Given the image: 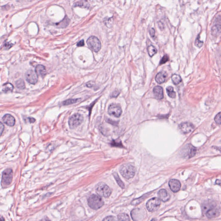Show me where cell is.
<instances>
[{
	"label": "cell",
	"mask_w": 221,
	"mask_h": 221,
	"mask_svg": "<svg viewBox=\"0 0 221 221\" xmlns=\"http://www.w3.org/2000/svg\"><path fill=\"white\" fill-rule=\"evenodd\" d=\"M84 45V42L83 40H82L80 41L79 42H78L77 44V46L79 47L83 46Z\"/></svg>",
	"instance_id": "37"
},
{
	"label": "cell",
	"mask_w": 221,
	"mask_h": 221,
	"mask_svg": "<svg viewBox=\"0 0 221 221\" xmlns=\"http://www.w3.org/2000/svg\"><path fill=\"white\" fill-rule=\"evenodd\" d=\"M167 77H168V74L166 72H160L156 75L155 77V80L157 83L161 84L165 81Z\"/></svg>",
	"instance_id": "16"
},
{
	"label": "cell",
	"mask_w": 221,
	"mask_h": 221,
	"mask_svg": "<svg viewBox=\"0 0 221 221\" xmlns=\"http://www.w3.org/2000/svg\"><path fill=\"white\" fill-rule=\"evenodd\" d=\"M161 205L160 199L157 197L151 199L147 202V209L150 212H153L158 210Z\"/></svg>",
	"instance_id": "6"
},
{
	"label": "cell",
	"mask_w": 221,
	"mask_h": 221,
	"mask_svg": "<svg viewBox=\"0 0 221 221\" xmlns=\"http://www.w3.org/2000/svg\"><path fill=\"white\" fill-rule=\"evenodd\" d=\"M216 184H217V185H219L221 186V180H217V181H216Z\"/></svg>",
	"instance_id": "40"
},
{
	"label": "cell",
	"mask_w": 221,
	"mask_h": 221,
	"mask_svg": "<svg viewBox=\"0 0 221 221\" xmlns=\"http://www.w3.org/2000/svg\"><path fill=\"white\" fill-rule=\"evenodd\" d=\"M169 186L172 192L176 193L180 190L181 184L179 180L176 179H171L169 182Z\"/></svg>",
	"instance_id": "12"
},
{
	"label": "cell",
	"mask_w": 221,
	"mask_h": 221,
	"mask_svg": "<svg viewBox=\"0 0 221 221\" xmlns=\"http://www.w3.org/2000/svg\"><path fill=\"white\" fill-rule=\"evenodd\" d=\"M26 80L29 83L32 84H35L38 81V75L36 72L33 70L27 71L25 74Z\"/></svg>",
	"instance_id": "9"
},
{
	"label": "cell",
	"mask_w": 221,
	"mask_h": 221,
	"mask_svg": "<svg viewBox=\"0 0 221 221\" xmlns=\"http://www.w3.org/2000/svg\"><path fill=\"white\" fill-rule=\"evenodd\" d=\"M147 49L148 53L150 57H153L157 52L156 48L152 45L149 46Z\"/></svg>",
	"instance_id": "21"
},
{
	"label": "cell",
	"mask_w": 221,
	"mask_h": 221,
	"mask_svg": "<svg viewBox=\"0 0 221 221\" xmlns=\"http://www.w3.org/2000/svg\"><path fill=\"white\" fill-rule=\"evenodd\" d=\"M28 119H29V122L31 123H33L35 122V121H36L35 119L33 118H28Z\"/></svg>",
	"instance_id": "39"
},
{
	"label": "cell",
	"mask_w": 221,
	"mask_h": 221,
	"mask_svg": "<svg viewBox=\"0 0 221 221\" xmlns=\"http://www.w3.org/2000/svg\"><path fill=\"white\" fill-rule=\"evenodd\" d=\"M150 33L152 37L153 38L155 36V31L153 28H152L150 29Z\"/></svg>",
	"instance_id": "35"
},
{
	"label": "cell",
	"mask_w": 221,
	"mask_h": 221,
	"mask_svg": "<svg viewBox=\"0 0 221 221\" xmlns=\"http://www.w3.org/2000/svg\"><path fill=\"white\" fill-rule=\"evenodd\" d=\"M220 212L218 209L216 208H211L206 213V216L209 219L216 218L220 215Z\"/></svg>",
	"instance_id": "17"
},
{
	"label": "cell",
	"mask_w": 221,
	"mask_h": 221,
	"mask_svg": "<svg viewBox=\"0 0 221 221\" xmlns=\"http://www.w3.org/2000/svg\"><path fill=\"white\" fill-rule=\"evenodd\" d=\"M158 196L159 199L163 202H166L170 198V195L164 189H161L158 191Z\"/></svg>",
	"instance_id": "15"
},
{
	"label": "cell",
	"mask_w": 221,
	"mask_h": 221,
	"mask_svg": "<svg viewBox=\"0 0 221 221\" xmlns=\"http://www.w3.org/2000/svg\"><path fill=\"white\" fill-rule=\"evenodd\" d=\"M151 221H156V220L155 219H153Z\"/></svg>",
	"instance_id": "43"
},
{
	"label": "cell",
	"mask_w": 221,
	"mask_h": 221,
	"mask_svg": "<svg viewBox=\"0 0 221 221\" xmlns=\"http://www.w3.org/2000/svg\"><path fill=\"white\" fill-rule=\"evenodd\" d=\"M16 86L17 88L20 89H23L25 88V84L24 81L22 79H19L15 83Z\"/></svg>",
	"instance_id": "29"
},
{
	"label": "cell",
	"mask_w": 221,
	"mask_h": 221,
	"mask_svg": "<svg viewBox=\"0 0 221 221\" xmlns=\"http://www.w3.org/2000/svg\"><path fill=\"white\" fill-rule=\"evenodd\" d=\"M154 95L156 99L161 100L163 99L164 97L163 94V90L162 87L160 86H156L154 87L153 90Z\"/></svg>",
	"instance_id": "14"
},
{
	"label": "cell",
	"mask_w": 221,
	"mask_h": 221,
	"mask_svg": "<svg viewBox=\"0 0 221 221\" xmlns=\"http://www.w3.org/2000/svg\"><path fill=\"white\" fill-rule=\"evenodd\" d=\"M80 99H69L66 101H64L63 103V105L64 106H68V105H71V104H74L80 101Z\"/></svg>",
	"instance_id": "28"
},
{
	"label": "cell",
	"mask_w": 221,
	"mask_h": 221,
	"mask_svg": "<svg viewBox=\"0 0 221 221\" xmlns=\"http://www.w3.org/2000/svg\"><path fill=\"white\" fill-rule=\"evenodd\" d=\"M147 195H144L143 196L140 197V198L136 199H134L133 201L131 202V205H133V206H135V205H138L139 203H141L142 202L144 199L147 198Z\"/></svg>",
	"instance_id": "26"
},
{
	"label": "cell",
	"mask_w": 221,
	"mask_h": 221,
	"mask_svg": "<svg viewBox=\"0 0 221 221\" xmlns=\"http://www.w3.org/2000/svg\"><path fill=\"white\" fill-rule=\"evenodd\" d=\"M113 176L119 186L121 188L124 189L125 188V185H124V183L122 181H121L120 177H119L118 174L116 173V172H115V173H113Z\"/></svg>",
	"instance_id": "23"
},
{
	"label": "cell",
	"mask_w": 221,
	"mask_h": 221,
	"mask_svg": "<svg viewBox=\"0 0 221 221\" xmlns=\"http://www.w3.org/2000/svg\"><path fill=\"white\" fill-rule=\"evenodd\" d=\"M119 170L121 175L127 179L133 178L136 173V168L130 164H122Z\"/></svg>",
	"instance_id": "1"
},
{
	"label": "cell",
	"mask_w": 221,
	"mask_h": 221,
	"mask_svg": "<svg viewBox=\"0 0 221 221\" xmlns=\"http://www.w3.org/2000/svg\"><path fill=\"white\" fill-rule=\"evenodd\" d=\"M144 210L140 209H135L131 212V217L134 221H139L144 217Z\"/></svg>",
	"instance_id": "11"
},
{
	"label": "cell",
	"mask_w": 221,
	"mask_h": 221,
	"mask_svg": "<svg viewBox=\"0 0 221 221\" xmlns=\"http://www.w3.org/2000/svg\"><path fill=\"white\" fill-rule=\"evenodd\" d=\"M87 44L89 47L94 52H98L101 49V42L99 39L94 36H91L89 38Z\"/></svg>",
	"instance_id": "4"
},
{
	"label": "cell",
	"mask_w": 221,
	"mask_h": 221,
	"mask_svg": "<svg viewBox=\"0 0 221 221\" xmlns=\"http://www.w3.org/2000/svg\"><path fill=\"white\" fill-rule=\"evenodd\" d=\"M103 221H116V220L113 216H108L105 218Z\"/></svg>",
	"instance_id": "34"
},
{
	"label": "cell",
	"mask_w": 221,
	"mask_h": 221,
	"mask_svg": "<svg viewBox=\"0 0 221 221\" xmlns=\"http://www.w3.org/2000/svg\"><path fill=\"white\" fill-rule=\"evenodd\" d=\"M172 82L175 85L179 84L182 81V78L179 75L174 74L172 76Z\"/></svg>",
	"instance_id": "22"
},
{
	"label": "cell",
	"mask_w": 221,
	"mask_h": 221,
	"mask_svg": "<svg viewBox=\"0 0 221 221\" xmlns=\"http://www.w3.org/2000/svg\"><path fill=\"white\" fill-rule=\"evenodd\" d=\"M2 121L4 123L8 126H13L15 125V119L13 116L10 114H6L3 117Z\"/></svg>",
	"instance_id": "13"
},
{
	"label": "cell",
	"mask_w": 221,
	"mask_h": 221,
	"mask_svg": "<svg viewBox=\"0 0 221 221\" xmlns=\"http://www.w3.org/2000/svg\"><path fill=\"white\" fill-rule=\"evenodd\" d=\"M41 221H50L48 219H47V218H44V219H43V220H42Z\"/></svg>",
	"instance_id": "42"
},
{
	"label": "cell",
	"mask_w": 221,
	"mask_h": 221,
	"mask_svg": "<svg viewBox=\"0 0 221 221\" xmlns=\"http://www.w3.org/2000/svg\"><path fill=\"white\" fill-rule=\"evenodd\" d=\"M4 126L3 124L2 123V122H1V123H0V132H1V135H2L3 132L4 131Z\"/></svg>",
	"instance_id": "36"
},
{
	"label": "cell",
	"mask_w": 221,
	"mask_h": 221,
	"mask_svg": "<svg viewBox=\"0 0 221 221\" xmlns=\"http://www.w3.org/2000/svg\"><path fill=\"white\" fill-rule=\"evenodd\" d=\"M119 94V92L118 90H115L112 94V96L114 97H117Z\"/></svg>",
	"instance_id": "38"
},
{
	"label": "cell",
	"mask_w": 221,
	"mask_h": 221,
	"mask_svg": "<svg viewBox=\"0 0 221 221\" xmlns=\"http://www.w3.org/2000/svg\"><path fill=\"white\" fill-rule=\"evenodd\" d=\"M169 57L167 55H164L160 62V65H163L169 61Z\"/></svg>",
	"instance_id": "33"
},
{
	"label": "cell",
	"mask_w": 221,
	"mask_h": 221,
	"mask_svg": "<svg viewBox=\"0 0 221 221\" xmlns=\"http://www.w3.org/2000/svg\"><path fill=\"white\" fill-rule=\"evenodd\" d=\"M212 34L213 36H217L219 35L221 33V24H217L214 25L212 27Z\"/></svg>",
	"instance_id": "19"
},
{
	"label": "cell",
	"mask_w": 221,
	"mask_h": 221,
	"mask_svg": "<svg viewBox=\"0 0 221 221\" xmlns=\"http://www.w3.org/2000/svg\"><path fill=\"white\" fill-rule=\"evenodd\" d=\"M118 221H130L129 216L126 214H120L118 216Z\"/></svg>",
	"instance_id": "25"
},
{
	"label": "cell",
	"mask_w": 221,
	"mask_h": 221,
	"mask_svg": "<svg viewBox=\"0 0 221 221\" xmlns=\"http://www.w3.org/2000/svg\"><path fill=\"white\" fill-rule=\"evenodd\" d=\"M166 91L168 96L172 98H175L176 97V93L174 91V89L172 86H168L166 88Z\"/></svg>",
	"instance_id": "27"
},
{
	"label": "cell",
	"mask_w": 221,
	"mask_h": 221,
	"mask_svg": "<svg viewBox=\"0 0 221 221\" xmlns=\"http://www.w3.org/2000/svg\"><path fill=\"white\" fill-rule=\"evenodd\" d=\"M215 148L217 149V150H218L219 151H220L221 153V147H217Z\"/></svg>",
	"instance_id": "41"
},
{
	"label": "cell",
	"mask_w": 221,
	"mask_h": 221,
	"mask_svg": "<svg viewBox=\"0 0 221 221\" xmlns=\"http://www.w3.org/2000/svg\"><path fill=\"white\" fill-rule=\"evenodd\" d=\"M96 193L100 196L108 198L112 193V190L109 187L104 183H99L95 188Z\"/></svg>",
	"instance_id": "3"
},
{
	"label": "cell",
	"mask_w": 221,
	"mask_h": 221,
	"mask_svg": "<svg viewBox=\"0 0 221 221\" xmlns=\"http://www.w3.org/2000/svg\"><path fill=\"white\" fill-rule=\"evenodd\" d=\"M215 120V122L217 123V124H221V112L219 113L214 118Z\"/></svg>",
	"instance_id": "32"
},
{
	"label": "cell",
	"mask_w": 221,
	"mask_h": 221,
	"mask_svg": "<svg viewBox=\"0 0 221 221\" xmlns=\"http://www.w3.org/2000/svg\"><path fill=\"white\" fill-rule=\"evenodd\" d=\"M108 113L111 116L118 118L121 115L122 110L121 107L118 104H112L109 107Z\"/></svg>",
	"instance_id": "8"
},
{
	"label": "cell",
	"mask_w": 221,
	"mask_h": 221,
	"mask_svg": "<svg viewBox=\"0 0 221 221\" xmlns=\"http://www.w3.org/2000/svg\"><path fill=\"white\" fill-rule=\"evenodd\" d=\"M179 129L184 133H188L192 131L194 128L193 124L189 122H184L179 126Z\"/></svg>",
	"instance_id": "10"
},
{
	"label": "cell",
	"mask_w": 221,
	"mask_h": 221,
	"mask_svg": "<svg viewBox=\"0 0 221 221\" xmlns=\"http://www.w3.org/2000/svg\"><path fill=\"white\" fill-rule=\"evenodd\" d=\"M35 72L38 75L42 77H44L46 74V70L45 67L42 65H38L36 67Z\"/></svg>",
	"instance_id": "18"
},
{
	"label": "cell",
	"mask_w": 221,
	"mask_h": 221,
	"mask_svg": "<svg viewBox=\"0 0 221 221\" xmlns=\"http://www.w3.org/2000/svg\"><path fill=\"white\" fill-rule=\"evenodd\" d=\"M13 89V85L10 83H6L3 86L2 91L4 92L12 91Z\"/></svg>",
	"instance_id": "24"
},
{
	"label": "cell",
	"mask_w": 221,
	"mask_h": 221,
	"mask_svg": "<svg viewBox=\"0 0 221 221\" xmlns=\"http://www.w3.org/2000/svg\"><path fill=\"white\" fill-rule=\"evenodd\" d=\"M83 118L81 115L77 113L73 115L69 120V125L71 129H74L80 125L83 121Z\"/></svg>",
	"instance_id": "5"
},
{
	"label": "cell",
	"mask_w": 221,
	"mask_h": 221,
	"mask_svg": "<svg viewBox=\"0 0 221 221\" xmlns=\"http://www.w3.org/2000/svg\"><path fill=\"white\" fill-rule=\"evenodd\" d=\"M89 206L93 210H98L104 205L103 199L99 196L92 194L88 199Z\"/></svg>",
	"instance_id": "2"
},
{
	"label": "cell",
	"mask_w": 221,
	"mask_h": 221,
	"mask_svg": "<svg viewBox=\"0 0 221 221\" xmlns=\"http://www.w3.org/2000/svg\"><path fill=\"white\" fill-rule=\"evenodd\" d=\"M13 172L11 168H7L3 172L2 182L5 185H8L12 182Z\"/></svg>",
	"instance_id": "7"
},
{
	"label": "cell",
	"mask_w": 221,
	"mask_h": 221,
	"mask_svg": "<svg viewBox=\"0 0 221 221\" xmlns=\"http://www.w3.org/2000/svg\"><path fill=\"white\" fill-rule=\"evenodd\" d=\"M69 23V19L67 16H65L62 21L57 23H56V26L59 28H65L68 26Z\"/></svg>",
	"instance_id": "20"
},
{
	"label": "cell",
	"mask_w": 221,
	"mask_h": 221,
	"mask_svg": "<svg viewBox=\"0 0 221 221\" xmlns=\"http://www.w3.org/2000/svg\"><path fill=\"white\" fill-rule=\"evenodd\" d=\"M87 1H78L75 4V6L81 7H87Z\"/></svg>",
	"instance_id": "31"
},
{
	"label": "cell",
	"mask_w": 221,
	"mask_h": 221,
	"mask_svg": "<svg viewBox=\"0 0 221 221\" xmlns=\"http://www.w3.org/2000/svg\"><path fill=\"white\" fill-rule=\"evenodd\" d=\"M195 44L196 46L198 48H201L203 44V41H201L200 40V36L199 35L198 36L196 37L195 42Z\"/></svg>",
	"instance_id": "30"
}]
</instances>
